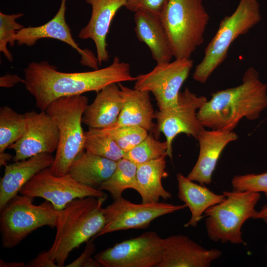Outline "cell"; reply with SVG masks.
Returning a JSON list of instances; mask_svg holds the SVG:
<instances>
[{
    "label": "cell",
    "mask_w": 267,
    "mask_h": 267,
    "mask_svg": "<svg viewBox=\"0 0 267 267\" xmlns=\"http://www.w3.org/2000/svg\"><path fill=\"white\" fill-rule=\"evenodd\" d=\"M267 108V85L260 80L258 71L250 67L241 85L213 93L197 116L204 128L232 132L242 119H257Z\"/></svg>",
    "instance_id": "cell-2"
},
{
    "label": "cell",
    "mask_w": 267,
    "mask_h": 267,
    "mask_svg": "<svg viewBox=\"0 0 267 267\" xmlns=\"http://www.w3.org/2000/svg\"><path fill=\"white\" fill-rule=\"evenodd\" d=\"M134 21L137 38L148 47L157 64L170 62L173 50L160 15L138 11L134 13Z\"/></svg>",
    "instance_id": "cell-21"
},
{
    "label": "cell",
    "mask_w": 267,
    "mask_h": 267,
    "mask_svg": "<svg viewBox=\"0 0 267 267\" xmlns=\"http://www.w3.org/2000/svg\"><path fill=\"white\" fill-rule=\"evenodd\" d=\"M107 197L77 198L59 210L55 238L47 250L58 267H64L72 251L103 228L105 219L102 205Z\"/></svg>",
    "instance_id": "cell-3"
},
{
    "label": "cell",
    "mask_w": 267,
    "mask_h": 267,
    "mask_svg": "<svg viewBox=\"0 0 267 267\" xmlns=\"http://www.w3.org/2000/svg\"></svg>",
    "instance_id": "cell-40"
},
{
    "label": "cell",
    "mask_w": 267,
    "mask_h": 267,
    "mask_svg": "<svg viewBox=\"0 0 267 267\" xmlns=\"http://www.w3.org/2000/svg\"><path fill=\"white\" fill-rule=\"evenodd\" d=\"M25 89L36 101V107L45 111L53 101L64 96L98 93L112 84L134 81L130 64L115 56L112 63L101 69L82 72L58 71L46 61L32 62L24 69Z\"/></svg>",
    "instance_id": "cell-1"
},
{
    "label": "cell",
    "mask_w": 267,
    "mask_h": 267,
    "mask_svg": "<svg viewBox=\"0 0 267 267\" xmlns=\"http://www.w3.org/2000/svg\"><path fill=\"white\" fill-rule=\"evenodd\" d=\"M0 267H26V264H25L23 262H6L3 260H0Z\"/></svg>",
    "instance_id": "cell-39"
},
{
    "label": "cell",
    "mask_w": 267,
    "mask_h": 267,
    "mask_svg": "<svg viewBox=\"0 0 267 267\" xmlns=\"http://www.w3.org/2000/svg\"><path fill=\"white\" fill-rule=\"evenodd\" d=\"M164 238L156 232L115 244L94 256L104 267H157L161 261Z\"/></svg>",
    "instance_id": "cell-10"
},
{
    "label": "cell",
    "mask_w": 267,
    "mask_h": 267,
    "mask_svg": "<svg viewBox=\"0 0 267 267\" xmlns=\"http://www.w3.org/2000/svg\"><path fill=\"white\" fill-rule=\"evenodd\" d=\"M26 119L25 133L8 147L15 155L14 162L28 159L43 153L56 152L59 140L58 127L45 111H31L24 113Z\"/></svg>",
    "instance_id": "cell-14"
},
{
    "label": "cell",
    "mask_w": 267,
    "mask_h": 267,
    "mask_svg": "<svg viewBox=\"0 0 267 267\" xmlns=\"http://www.w3.org/2000/svg\"><path fill=\"white\" fill-rule=\"evenodd\" d=\"M19 83L24 84V79L16 74H6L0 78V87L1 88H9Z\"/></svg>",
    "instance_id": "cell-36"
},
{
    "label": "cell",
    "mask_w": 267,
    "mask_h": 267,
    "mask_svg": "<svg viewBox=\"0 0 267 267\" xmlns=\"http://www.w3.org/2000/svg\"><path fill=\"white\" fill-rule=\"evenodd\" d=\"M91 6L90 19L81 29L78 37L82 40L91 39L96 50L99 66L108 61L109 55L107 49L106 38L111 23L118 10L125 6L127 0H85Z\"/></svg>",
    "instance_id": "cell-17"
},
{
    "label": "cell",
    "mask_w": 267,
    "mask_h": 267,
    "mask_svg": "<svg viewBox=\"0 0 267 267\" xmlns=\"http://www.w3.org/2000/svg\"><path fill=\"white\" fill-rule=\"evenodd\" d=\"M136 170L135 164L123 158L117 162L113 173L98 189L109 192L114 200L121 198L123 192L128 189L136 191Z\"/></svg>",
    "instance_id": "cell-26"
},
{
    "label": "cell",
    "mask_w": 267,
    "mask_h": 267,
    "mask_svg": "<svg viewBox=\"0 0 267 267\" xmlns=\"http://www.w3.org/2000/svg\"><path fill=\"white\" fill-rule=\"evenodd\" d=\"M20 194L40 197L49 202L57 210L63 209L77 198L107 197L105 192L75 180L67 174L56 176L50 167L38 172L21 189Z\"/></svg>",
    "instance_id": "cell-11"
},
{
    "label": "cell",
    "mask_w": 267,
    "mask_h": 267,
    "mask_svg": "<svg viewBox=\"0 0 267 267\" xmlns=\"http://www.w3.org/2000/svg\"><path fill=\"white\" fill-rule=\"evenodd\" d=\"M225 199L204 213L205 226L212 241L232 244L244 243L241 228L257 212L255 206L261 198L259 192L250 191H223Z\"/></svg>",
    "instance_id": "cell-7"
},
{
    "label": "cell",
    "mask_w": 267,
    "mask_h": 267,
    "mask_svg": "<svg viewBox=\"0 0 267 267\" xmlns=\"http://www.w3.org/2000/svg\"><path fill=\"white\" fill-rule=\"evenodd\" d=\"M231 184L233 190L262 192L267 197V172L235 176Z\"/></svg>",
    "instance_id": "cell-32"
},
{
    "label": "cell",
    "mask_w": 267,
    "mask_h": 267,
    "mask_svg": "<svg viewBox=\"0 0 267 267\" xmlns=\"http://www.w3.org/2000/svg\"><path fill=\"white\" fill-rule=\"evenodd\" d=\"M28 267H58L56 263L49 256L47 251H44L32 260L29 261Z\"/></svg>",
    "instance_id": "cell-35"
},
{
    "label": "cell",
    "mask_w": 267,
    "mask_h": 267,
    "mask_svg": "<svg viewBox=\"0 0 267 267\" xmlns=\"http://www.w3.org/2000/svg\"><path fill=\"white\" fill-rule=\"evenodd\" d=\"M178 198L189 208L191 217L185 227H196L204 217L203 213L210 207L223 201L225 195L217 194L202 184H198L184 177L177 175Z\"/></svg>",
    "instance_id": "cell-23"
},
{
    "label": "cell",
    "mask_w": 267,
    "mask_h": 267,
    "mask_svg": "<svg viewBox=\"0 0 267 267\" xmlns=\"http://www.w3.org/2000/svg\"><path fill=\"white\" fill-rule=\"evenodd\" d=\"M124 102L116 123L106 128L124 126H137L147 130L158 139L160 134L153 122L155 112L151 102L149 92L131 89L118 84Z\"/></svg>",
    "instance_id": "cell-19"
},
{
    "label": "cell",
    "mask_w": 267,
    "mask_h": 267,
    "mask_svg": "<svg viewBox=\"0 0 267 267\" xmlns=\"http://www.w3.org/2000/svg\"><path fill=\"white\" fill-rule=\"evenodd\" d=\"M26 129L25 114L18 113L8 106L0 108V152L23 135Z\"/></svg>",
    "instance_id": "cell-27"
},
{
    "label": "cell",
    "mask_w": 267,
    "mask_h": 267,
    "mask_svg": "<svg viewBox=\"0 0 267 267\" xmlns=\"http://www.w3.org/2000/svg\"><path fill=\"white\" fill-rule=\"evenodd\" d=\"M254 219H262L267 222V204L265 205L260 211L257 212Z\"/></svg>",
    "instance_id": "cell-37"
},
{
    "label": "cell",
    "mask_w": 267,
    "mask_h": 267,
    "mask_svg": "<svg viewBox=\"0 0 267 267\" xmlns=\"http://www.w3.org/2000/svg\"><path fill=\"white\" fill-rule=\"evenodd\" d=\"M162 157L137 165L136 191L142 203L158 202L160 198L165 200L171 199L172 194L163 186V178L168 176L166 171V157Z\"/></svg>",
    "instance_id": "cell-24"
},
{
    "label": "cell",
    "mask_w": 267,
    "mask_h": 267,
    "mask_svg": "<svg viewBox=\"0 0 267 267\" xmlns=\"http://www.w3.org/2000/svg\"><path fill=\"white\" fill-rule=\"evenodd\" d=\"M207 101L204 96H197L188 88L180 92L177 105L173 109L155 112L158 132L163 133L168 145L167 156L173 157L172 143L179 134H184L197 139L205 129L197 116L199 109Z\"/></svg>",
    "instance_id": "cell-13"
},
{
    "label": "cell",
    "mask_w": 267,
    "mask_h": 267,
    "mask_svg": "<svg viewBox=\"0 0 267 267\" xmlns=\"http://www.w3.org/2000/svg\"><path fill=\"white\" fill-rule=\"evenodd\" d=\"M124 98L118 84L102 89L91 103L87 107L82 123L89 128L104 129L114 125L124 105Z\"/></svg>",
    "instance_id": "cell-22"
},
{
    "label": "cell",
    "mask_w": 267,
    "mask_h": 267,
    "mask_svg": "<svg viewBox=\"0 0 267 267\" xmlns=\"http://www.w3.org/2000/svg\"><path fill=\"white\" fill-rule=\"evenodd\" d=\"M222 254L217 249L204 248L187 236L172 235L164 238L162 258L157 267H209Z\"/></svg>",
    "instance_id": "cell-16"
},
{
    "label": "cell",
    "mask_w": 267,
    "mask_h": 267,
    "mask_svg": "<svg viewBox=\"0 0 267 267\" xmlns=\"http://www.w3.org/2000/svg\"><path fill=\"white\" fill-rule=\"evenodd\" d=\"M116 166L117 162L86 151L73 161L68 174L77 181L98 189L112 175Z\"/></svg>",
    "instance_id": "cell-25"
},
{
    "label": "cell",
    "mask_w": 267,
    "mask_h": 267,
    "mask_svg": "<svg viewBox=\"0 0 267 267\" xmlns=\"http://www.w3.org/2000/svg\"><path fill=\"white\" fill-rule=\"evenodd\" d=\"M13 157L10 154L5 152V151L0 152V166H5L7 164V162Z\"/></svg>",
    "instance_id": "cell-38"
},
{
    "label": "cell",
    "mask_w": 267,
    "mask_h": 267,
    "mask_svg": "<svg viewBox=\"0 0 267 267\" xmlns=\"http://www.w3.org/2000/svg\"><path fill=\"white\" fill-rule=\"evenodd\" d=\"M54 159L52 154L43 153L5 165L0 182V210L35 175L50 167Z\"/></svg>",
    "instance_id": "cell-20"
},
{
    "label": "cell",
    "mask_w": 267,
    "mask_h": 267,
    "mask_svg": "<svg viewBox=\"0 0 267 267\" xmlns=\"http://www.w3.org/2000/svg\"><path fill=\"white\" fill-rule=\"evenodd\" d=\"M193 65L191 58L157 64L148 73L136 77L134 88L152 93L159 110H171L178 104L179 90Z\"/></svg>",
    "instance_id": "cell-9"
},
{
    "label": "cell",
    "mask_w": 267,
    "mask_h": 267,
    "mask_svg": "<svg viewBox=\"0 0 267 267\" xmlns=\"http://www.w3.org/2000/svg\"><path fill=\"white\" fill-rule=\"evenodd\" d=\"M186 207L185 204L176 205L159 202L135 204L122 197L103 208L104 226L91 240L116 231L145 229L155 219Z\"/></svg>",
    "instance_id": "cell-12"
},
{
    "label": "cell",
    "mask_w": 267,
    "mask_h": 267,
    "mask_svg": "<svg viewBox=\"0 0 267 267\" xmlns=\"http://www.w3.org/2000/svg\"><path fill=\"white\" fill-rule=\"evenodd\" d=\"M261 20L257 0H240L235 11L221 21L217 32L205 49L202 60L195 68L193 79L200 83H205L226 59L232 43L239 36L247 33Z\"/></svg>",
    "instance_id": "cell-6"
},
{
    "label": "cell",
    "mask_w": 267,
    "mask_h": 267,
    "mask_svg": "<svg viewBox=\"0 0 267 267\" xmlns=\"http://www.w3.org/2000/svg\"><path fill=\"white\" fill-rule=\"evenodd\" d=\"M95 251V246L92 240L87 242L85 249L81 255L67 267H100L101 264L91 256Z\"/></svg>",
    "instance_id": "cell-34"
},
{
    "label": "cell",
    "mask_w": 267,
    "mask_h": 267,
    "mask_svg": "<svg viewBox=\"0 0 267 267\" xmlns=\"http://www.w3.org/2000/svg\"><path fill=\"white\" fill-rule=\"evenodd\" d=\"M33 199L17 194L0 210V231L4 248L16 247L40 227H56L59 210L47 201L37 205L33 203Z\"/></svg>",
    "instance_id": "cell-8"
},
{
    "label": "cell",
    "mask_w": 267,
    "mask_h": 267,
    "mask_svg": "<svg viewBox=\"0 0 267 267\" xmlns=\"http://www.w3.org/2000/svg\"><path fill=\"white\" fill-rule=\"evenodd\" d=\"M99 129L112 138L125 153L140 143L149 134L145 129L137 126Z\"/></svg>",
    "instance_id": "cell-30"
},
{
    "label": "cell",
    "mask_w": 267,
    "mask_h": 267,
    "mask_svg": "<svg viewBox=\"0 0 267 267\" xmlns=\"http://www.w3.org/2000/svg\"><path fill=\"white\" fill-rule=\"evenodd\" d=\"M149 133L147 136L131 150L126 152L125 158L136 165L167 155L166 141H161Z\"/></svg>",
    "instance_id": "cell-29"
},
{
    "label": "cell",
    "mask_w": 267,
    "mask_h": 267,
    "mask_svg": "<svg viewBox=\"0 0 267 267\" xmlns=\"http://www.w3.org/2000/svg\"><path fill=\"white\" fill-rule=\"evenodd\" d=\"M168 0H127L124 7L132 12L145 11L160 15Z\"/></svg>",
    "instance_id": "cell-33"
},
{
    "label": "cell",
    "mask_w": 267,
    "mask_h": 267,
    "mask_svg": "<svg viewBox=\"0 0 267 267\" xmlns=\"http://www.w3.org/2000/svg\"><path fill=\"white\" fill-rule=\"evenodd\" d=\"M67 0H61L55 15L46 23L38 26L23 27L16 35V43L19 45L32 46L40 39H53L66 43L81 55V64L93 70L97 69L96 57L88 49H82L73 38L71 29L65 19Z\"/></svg>",
    "instance_id": "cell-15"
},
{
    "label": "cell",
    "mask_w": 267,
    "mask_h": 267,
    "mask_svg": "<svg viewBox=\"0 0 267 267\" xmlns=\"http://www.w3.org/2000/svg\"><path fill=\"white\" fill-rule=\"evenodd\" d=\"M23 16V13L6 14L0 12V51L10 62L12 61L13 57L7 45L8 44L11 46L15 45L17 32L24 27L16 20Z\"/></svg>",
    "instance_id": "cell-31"
},
{
    "label": "cell",
    "mask_w": 267,
    "mask_h": 267,
    "mask_svg": "<svg viewBox=\"0 0 267 267\" xmlns=\"http://www.w3.org/2000/svg\"><path fill=\"white\" fill-rule=\"evenodd\" d=\"M238 139L234 132L204 129L198 138L199 153L194 166L186 177L202 185L212 182L213 173L226 146Z\"/></svg>",
    "instance_id": "cell-18"
},
{
    "label": "cell",
    "mask_w": 267,
    "mask_h": 267,
    "mask_svg": "<svg viewBox=\"0 0 267 267\" xmlns=\"http://www.w3.org/2000/svg\"><path fill=\"white\" fill-rule=\"evenodd\" d=\"M175 59H190L204 42L210 19L203 0H168L160 14Z\"/></svg>",
    "instance_id": "cell-5"
},
{
    "label": "cell",
    "mask_w": 267,
    "mask_h": 267,
    "mask_svg": "<svg viewBox=\"0 0 267 267\" xmlns=\"http://www.w3.org/2000/svg\"><path fill=\"white\" fill-rule=\"evenodd\" d=\"M88 105L85 95L64 96L53 101L45 110L59 133L58 147L50 167L55 176L67 174L73 161L84 151L85 132L82 125V117Z\"/></svg>",
    "instance_id": "cell-4"
},
{
    "label": "cell",
    "mask_w": 267,
    "mask_h": 267,
    "mask_svg": "<svg viewBox=\"0 0 267 267\" xmlns=\"http://www.w3.org/2000/svg\"><path fill=\"white\" fill-rule=\"evenodd\" d=\"M85 150L115 162L124 157L125 152L115 141L99 129L89 128L85 132Z\"/></svg>",
    "instance_id": "cell-28"
}]
</instances>
